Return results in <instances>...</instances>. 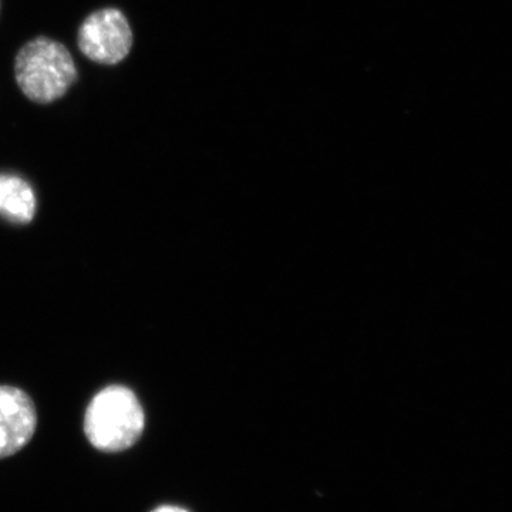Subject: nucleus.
<instances>
[{
	"label": "nucleus",
	"instance_id": "obj_1",
	"mask_svg": "<svg viewBox=\"0 0 512 512\" xmlns=\"http://www.w3.org/2000/svg\"><path fill=\"white\" fill-rule=\"evenodd\" d=\"M144 427L146 416L136 393L119 384L100 390L84 414V434L103 453H121L136 446Z\"/></svg>",
	"mask_w": 512,
	"mask_h": 512
},
{
	"label": "nucleus",
	"instance_id": "obj_2",
	"mask_svg": "<svg viewBox=\"0 0 512 512\" xmlns=\"http://www.w3.org/2000/svg\"><path fill=\"white\" fill-rule=\"evenodd\" d=\"M19 89L33 103L62 99L79 80L76 63L63 43L39 36L20 47L15 59Z\"/></svg>",
	"mask_w": 512,
	"mask_h": 512
},
{
	"label": "nucleus",
	"instance_id": "obj_3",
	"mask_svg": "<svg viewBox=\"0 0 512 512\" xmlns=\"http://www.w3.org/2000/svg\"><path fill=\"white\" fill-rule=\"evenodd\" d=\"M134 36L130 23L116 8L90 13L80 25L77 46L87 59L104 66H114L130 55Z\"/></svg>",
	"mask_w": 512,
	"mask_h": 512
},
{
	"label": "nucleus",
	"instance_id": "obj_4",
	"mask_svg": "<svg viewBox=\"0 0 512 512\" xmlns=\"http://www.w3.org/2000/svg\"><path fill=\"white\" fill-rule=\"evenodd\" d=\"M36 406L28 393L0 386V460L15 456L35 436Z\"/></svg>",
	"mask_w": 512,
	"mask_h": 512
},
{
	"label": "nucleus",
	"instance_id": "obj_5",
	"mask_svg": "<svg viewBox=\"0 0 512 512\" xmlns=\"http://www.w3.org/2000/svg\"><path fill=\"white\" fill-rule=\"evenodd\" d=\"M37 200L28 181L13 174H0V217L12 224H30L35 218Z\"/></svg>",
	"mask_w": 512,
	"mask_h": 512
},
{
	"label": "nucleus",
	"instance_id": "obj_6",
	"mask_svg": "<svg viewBox=\"0 0 512 512\" xmlns=\"http://www.w3.org/2000/svg\"><path fill=\"white\" fill-rule=\"evenodd\" d=\"M151 512H190L185 510L183 507H177V505H160L156 510Z\"/></svg>",
	"mask_w": 512,
	"mask_h": 512
}]
</instances>
